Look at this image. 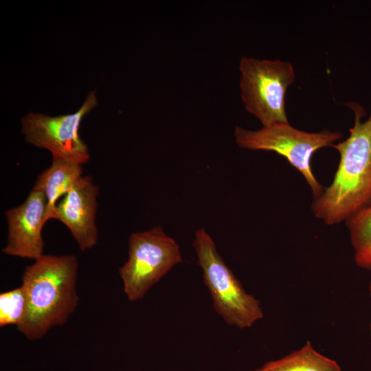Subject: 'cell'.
Returning a JSON list of instances; mask_svg holds the SVG:
<instances>
[{"instance_id": "1", "label": "cell", "mask_w": 371, "mask_h": 371, "mask_svg": "<svg viewBox=\"0 0 371 371\" xmlns=\"http://www.w3.org/2000/svg\"><path fill=\"white\" fill-rule=\"evenodd\" d=\"M355 122L348 137L332 146L340 160L333 181L312 205L314 215L326 225L346 222L371 204V114L365 116L363 108L350 102Z\"/></svg>"}, {"instance_id": "2", "label": "cell", "mask_w": 371, "mask_h": 371, "mask_svg": "<svg viewBox=\"0 0 371 371\" xmlns=\"http://www.w3.org/2000/svg\"><path fill=\"white\" fill-rule=\"evenodd\" d=\"M78 260L75 255L43 254L27 266L21 277L27 312L17 330L28 340L42 339L64 325L77 308Z\"/></svg>"}, {"instance_id": "3", "label": "cell", "mask_w": 371, "mask_h": 371, "mask_svg": "<svg viewBox=\"0 0 371 371\" xmlns=\"http://www.w3.org/2000/svg\"><path fill=\"white\" fill-rule=\"evenodd\" d=\"M193 247L214 308L225 322L229 326L244 329L262 319L263 313L260 301L244 289L203 228L196 230Z\"/></svg>"}, {"instance_id": "4", "label": "cell", "mask_w": 371, "mask_h": 371, "mask_svg": "<svg viewBox=\"0 0 371 371\" xmlns=\"http://www.w3.org/2000/svg\"><path fill=\"white\" fill-rule=\"evenodd\" d=\"M239 70L240 94L245 109L262 126L289 123L285 98L295 78L291 63L243 57Z\"/></svg>"}, {"instance_id": "5", "label": "cell", "mask_w": 371, "mask_h": 371, "mask_svg": "<svg viewBox=\"0 0 371 371\" xmlns=\"http://www.w3.org/2000/svg\"><path fill=\"white\" fill-rule=\"evenodd\" d=\"M234 136L240 148L272 151L285 157L303 175L315 199L324 190L311 170V159L316 150L332 146L343 135L339 131L329 129L309 133L287 123L262 126L257 131L236 126Z\"/></svg>"}, {"instance_id": "6", "label": "cell", "mask_w": 371, "mask_h": 371, "mask_svg": "<svg viewBox=\"0 0 371 371\" xmlns=\"http://www.w3.org/2000/svg\"><path fill=\"white\" fill-rule=\"evenodd\" d=\"M182 262L179 245L161 227L131 234L128 260L119 268L128 300L135 302L143 298L153 285Z\"/></svg>"}, {"instance_id": "7", "label": "cell", "mask_w": 371, "mask_h": 371, "mask_svg": "<svg viewBox=\"0 0 371 371\" xmlns=\"http://www.w3.org/2000/svg\"><path fill=\"white\" fill-rule=\"evenodd\" d=\"M96 105L95 92L91 91L73 114L50 117L29 113L21 119V131L28 143L49 150L52 158L82 165L89 160V153L79 128L83 117Z\"/></svg>"}, {"instance_id": "8", "label": "cell", "mask_w": 371, "mask_h": 371, "mask_svg": "<svg viewBox=\"0 0 371 371\" xmlns=\"http://www.w3.org/2000/svg\"><path fill=\"white\" fill-rule=\"evenodd\" d=\"M47 205L43 192L34 186L23 203L5 212L8 238L3 254L34 260L44 254Z\"/></svg>"}, {"instance_id": "9", "label": "cell", "mask_w": 371, "mask_h": 371, "mask_svg": "<svg viewBox=\"0 0 371 371\" xmlns=\"http://www.w3.org/2000/svg\"><path fill=\"white\" fill-rule=\"evenodd\" d=\"M98 186L90 176L80 177L56 205L54 218L70 231L79 249L85 251L98 243L95 224Z\"/></svg>"}, {"instance_id": "10", "label": "cell", "mask_w": 371, "mask_h": 371, "mask_svg": "<svg viewBox=\"0 0 371 371\" xmlns=\"http://www.w3.org/2000/svg\"><path fill=\"white\" fill-rule=\"evenodd\" d=\"M82 165L52 158L51 166L38 177L34 187L42 190L47 200L46 221L54 218L60 199L82 175Z\"/></svg>"}, {"instance_id": "11", "label": "cell", "mask_w": 371, "mask_h": 371, "mask_svg": "<svg viewBox=\"0 0 371 371\" xmlns=\"http://www.w3.org/2000/svg\"><path fill=\"white\" fill-rule=\"evenodd\" d=\"M252 371H341L334 360L317 352L310 341L277 360L266 362Z\"/></svg>"}, {"instance_id": "12", "label": "cell", "mask_w": 371, "mask_h": 371, "mask_svg": "<svg viewBox=\"0 0 371 371\" xmlns=\"http://www.w3.org/2000/svg\"><path fill=\"white\" fill-rule=\"evenodd\" d=\"M356 265L371 270V204L346 221Z\"/></svg>"}, {"instance_id": "13", "label": "cell", "mask_w": 371, "mask_h": 371, "mask_svg": "<svg viewBox=\"0 0 371 371\" xmlns=\"http://www.w3.org/2000/svg\"><path fill=\"white\" fill-rule=\"evenodd\" d=\"M27 297L22 286L0 294V326L22 324L27 312Z\"/></svg>"}, {"instance_id": "14", "label": "cell", "mask_w": 371, "mask_h": 371, "mask_svg": "<svg viewBox=\"0 0 371 371\" xmlns=\"http://www.w3.org/2000/svg\"><path fill=\"white\" fill-rule=\"evenodd\" d=\"M369 292H370V299H371V282L369 284ZM370 339H371V322H370Z\"/></svg>"}]
</instances>
